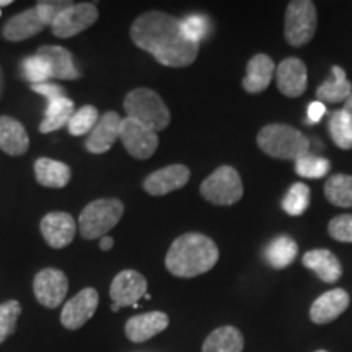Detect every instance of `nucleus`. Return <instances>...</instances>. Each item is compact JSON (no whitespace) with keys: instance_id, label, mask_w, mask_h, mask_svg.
I'll return each instance as SVG.
<instances>
[{"instance_id":"5","label":"nucleus","mask_w":352,"mask_h":352,"mask_svg":"<svg viewBox=\"0 0 352 352\" xmlns=\"http://www.w3.org/2000/svg\"><path fill=\"white\" fill-rule=\"evenodd\" d=\"M124 206L120 199H96L82 210L78 217V230L85 240H96L107 236L111 228L116 227Z\"/></svg>"},{"instance_id":"35","label":"nucleus","mask_w":352,"mask_h":352,"mask_svg":"<svg viewBox=\"0 0 352 352\" xmlns=\"http://www.w3.org/2000/svg\"><path fill=\"white\" fill-rule=\"evenodd\" d=\"M23 74L26 80L32 82V85H36V83H44L50 78H52L51 74V65L47 64L46 59H43L41 56H32L26 57L23 60Z\"/></svg>"},{"instance_id":"8","label":"nucleus","mask_w":352,"mask_h":352,"mask_svg":"<svg viewBox=\"0 0 352 352\" xmlns=\"http://www.w3.org/2000/svg\"><path fill=\"white\" fill-rule=\"evenodd\" d=\"M96 20H98V8L95 3H72L57 16L51 25V30L57 38H72L95 25Z\"/></svg>"},{"instance_id":"11","label":"nucleus","mask_w":352,"mask_h":352,"mask_svg":"<svg viewBox=\"0 0 352 352\" xmlns=\"http://www.w3.org/2000/svg\"><path fill=\"white\" fill-rule=\"evenodd\" d=\"M33 290L36 300L46 308H57L64 302L69 290L67 276L54 267H46L34 276Z\"/></svg>"},{"instance_id":"41","label":"nucleus","mask_w":352,"mask_h":352,"mask_svg":"<svg viewBox=\"0 0 352 352\" xmlns=\"http://www.w3.org/2000/svg\"><path fill=\"white\" fill-rule=\"evenodd\" d=\"M114 246V240L111 239V236H103L100 241V248L103 250V252H109Z\"/></svg>"},{"instance_id":"37","label":"nucleus","mask_w":352,"mask_h":352,"mask_svg":"<svg viewBox=\"0 0 352 352\" xmlns=\"http://www.w3.org/2000/svg\"><path fill=\"white\" fill-rule=\"evenodd\" d=\"M182 28L184 36H186L189 41L199 44L201 39L206 38V34L209 32V21L201 15H191L182 21Z\"/></svg>"},{"instance_id":"39","label":"nucleus","mask_w":352,"mask_h":352,"mask_svg":"<svg viewBox=\"0 0 352 352\" xmlns=\"http://www.w3.org/2000/svg\"><path fill=\"white\" fill-rule=\"evenodd\" d=\"M32 90L34 94L44 96L47 101H54L57 98H64L65 90L60 85L52 82H44V83H36V85H32Z\"/></svg>"},{"instance_id":"16","label":"nucleus","mask_w":352,"mask_h":352,"mask_svg":"<svg viewBox=\"0 0 352 352\" xmlns=\"http://www.w3.org/2000/svg\"><path fill=\"white\" fill-rule=\"evenodd\" d=\"M351 303L349 294L344 289H333L321 294L310 307V320L315 324H328L344 314Z\"/></svg>"},{"instance_id":"36","label":"nucleus","mask_w":352,"mask_h":352,"mask_svg":"<svg viewBox=\"0 0 352 352\" xmlns=\"http://www.w3.org/2000/svg\"><path fill=\"white\" fill-rule=\"evenodd\" d=\"M328 233L336 241L352 243V214H342L329 220Z\"/></svg>"},{"instance_id":"24","label":"nucleus","mask_w":352,"mask_h":352,"mask_svg":"<svg viewBox=\"0 0 352 352\" xmlns=\"http://www.w3.org/2000/svg\"><path fill=\"white\" fill-rule=\"evenodd\" d=\"M34 175H36V182L41 186L59 189L67 186L72 171L63 162L51 160V158H38L34 162Z\"/></svg>"},{"instance_id":"40","label":"nucleus","mask_w":352,"mask_h":352,"mask_svg":"<svg viewBox=\"0 0 352 352\" xmlns=\"http://www.w3.org/2000/svg\"><path fill=\"white\" fill-rule=\"evenodd\" d=\"M327 114V107L321 101H314V103L308 104L307 111V122L308 124H315V122H320L321 118Z\"/></svg>"},{"instance_id":"42","label":"nucleus","mask_w":352,"mask_h":352,"mask_svg":"<svg viewBox=\"0 0 352 352\" xmlns=\"http://www.w3.org/2000/svg\"><path fill=\"white\" fill-rule=\"evenodd\" d=\"M342 111H344L347 116H349V120L352 122V94H351L349 98L344 101V108H342Z\"/></svg>"},{"instance_id":"2","label":"nucleus","mask_w":352,"mask_h":352,"mask_svg":"<svg viewBox=\"0 0 352 352\" xmlns=\"http://www.w3.org/2000/svg\"><path fill=\"white\" fill-rule=\"evenodd\" d=\"M219 261V248L209 236L189 232L171 243L165 266L176 277H196L209 272Z\"/></svg>"},{"instance_id":"1","label":"nucleus","mask_w":352,"mask_h":352,"mask_svg":"<svg viewBox=\"0 0 352 352\" xmlns=\"http://www.w3.org/2000/svg\"><path fill=\"white\" fill-rule=\"evenodd\" d=\"M131 38L166 67L191 65L199 52V44L184 36L182 21L164 12L142 13L131 26Z\"/></svg>"},{"instance_id":"33","label":"nucleus","mask_w":352,"mask_h":352,"mask_svg":"<svg viewBox=\"0 0 352 352\" xmlns=\"http://www.w3.org/2000/svg\"><path fill=\"white\" fill-rule=\"evenodd\" d=\"M329 168H331V165H329L327 158L311 155V153H307L305 157L298 158L296 162V171L303 178H323V176H327Z\"/></svg>"},{"instance_id":"14","label":"nucleus","mask_w":352,"mask_h":352,"mask_svg":"<svg viewBox=\"0 0 352 352\" xmlns=\"http://www.w3.org/2000/svg\"><path fill=\"white\" fill-rule=\"evenodd\" d=\"M41 233L51 248L60 250L72 243L76 236V220L67 212H51L41 220Z\"/></svg>"},{"instance_id":"23","label":"nucleus","mask_w":352,"mask_h":352,"mask_svg":"<svg viewBox=\"0 0 352 352\" xmlns=\"http://www.w3.org/2000/svg\"><path fill=\"white\" fill-rule=\"evenodd\" d=\"M44 25L39 20L36 8H30L19 13V15L12 16L3 26V38L8 41H25V39L34 36V34L41 33Z\"/></svg>"},{"instance_id":"32","label":"nucleus","mask_w":352,"mask_h":352,"mask_svg":"<svg viewBox=\"0 0 352 352\" xmlns=\"http://www.w3.org/2000/svg\"><path fill=\"white\" fill-rule=\"evenodd\" d=\"M98 109L95 107H90V104H87V107H82L80 109H77L76 113H74V116L70 118L69 121V132L72 135H85L88 132H91V129L96 126V122H98Z\"/></svg>"},{"instance_id":"43","label":"nucleus","mask_w":352,"mask_h":352,"mask_svg":"<svg viewBox=\"0 0 352 352\" xmlns=\"http://www.w3.org/2000/svg\"><path fill=\"white\" fill-rule=\"evenodd\" d=\"M10 0H0V7H7V6H10Z\"/></svg>"},{"instance_id":"25","label":"nucleus","mask_w":352,"mask_h":352,"mask_svg":"<svg viewBox=\"0 0 352 352\" xmlns=\"http://www.w3.org/2000/svg\"><path fill=\"white\" fill-rule=\"evenodd\" d=\"M245 340L239 328L220 327L206 338L202 352H243Z\"/></svg>"},{"instance_id":"29","label":"nucleus","mask_w":352,"mask_h":352,"mask_svg":"<svg viewBox=\"0 0 352 352\" xmlns=\"http://www.w3.org/2000/svg\"><path fill=\"white\" fill-rule=\"evenodd\" d=\"M324 196L336 208H352V175H333L324 184Z\"/></svg>"},{"instance_id":"10","label":"nucleus","mask_w":352,"mask_h":352,"mask_svg":"<svg viewBox=\"0 0 352 352\" xmlns=\"http://www.w3.org/2000/svg\"><path fill=\"white\" fill-rule=\"evenodd\" d=\"M147 296V280L140 272L124 270L113 279L109 297L113 300V311L122 307H135L140 298Z\"/></svg>"},{"instance_id":"6","label":"nucleus","mask_w":352,"mask_h":352,"mask_svg":"<svg viewBox=\"0 0 352 352\" xmlns=\"http://www.w3.org/2000/svg\"><path fill=\"white\" fill-rule=\"evenodd\" d=\"M201 195L215 206H232L243 197V183L233 166L222 165L201 184Z\"/></svg>"},{"instance_id":"22","label":"nucleus","mask_w":352,"mask_h":352,"mask_svg":"<svg viewBox=\"0 0 352 352\" xmlns=\"http://www.w3.org/2000/svg\"><path fill=\"white\" fill-rule=\"evenodd\" d=\"M43 59L47 60L51 65L52 78H59V80H76L80 77L74 57L70 52L63 46H41L36 52Z\"/></svg>"},{"instance_id":"12","label":"nucleus","mask_w":352,"mask_h":352,"mask_svg":"<svg viewBox=\"0 0 352 352\" xmlns=\"http://www.w3.org/2000/svg\"><path fill=\"white\" fill-rule=\"evenodd\" d=\"M98 302L100 296L95 289L87 287L80 290L63 308V314H60L63 327L70 329V331H76V329L82 328L95 315L96 308H98Z\"/></svg>"},{"instance_id":"3","label":"nucleus","mask_w":352,"mask_h":352,"mask_svg":"<svg viewBox=\"0 0 352 352\" xmlns=\"http://www.w3.org/2000/svg\"><path fill=\"white\" fill-rule=\"evenodd\" d=\"M258 147L272 158L277 160H292L310 153V140L305 134L289 124H267L259 131L256 138Z\"/></svg>"},{"instance_id":"15","label":"nucleus","mask_w":352,"mask_h":352,"mask_svg":"<svg viewBox=\"0 0 352 352\" xmlns=\"http://www.w3.org/2000/svg\"><path fill=\"white\" fill-rule=\"evenodd\" d=\"M307 67L297 57H287L276 69V82L279 91L289 98H298L307 90Z\"/></svg>"},{"instance_id":"17","label":"nucleus","mask_w":352,"mask_h":352,"mask_svg":"<svg viewBox=\"0 0 352 352\" xmlns=\"http://www.w3.org/2000/svg\"><path fill=\"white\" fill-rule=\"evenodd\" d=\"M121 122V116L116 111L104 113L88 135L85 142L87 151L91 153H107L120 139Z\"/></svg>"},{"instance_id":"38","label":"nucleus","mask_w":352,"mask_h":352,"mask_svg":"<svg viewBox=\"0 0 352 352\" xmlns=\"http://www.w3.org/2000/svg\"><path fill=\"white\" fill-rule=\"evenodd\" d=\"M69 6H72V2H51V0H44V2H38L34 8H36L41 23L46 26L54 23L57 16H59Z\"/></svg>"},{"instance_id":"18","label":"nucleus","mask_w":352,"mask_h":352,"mask_svg":"<svg viewBox=\"0 0 352 352\" xmlns=\"http://www.w3.org/2000/svg\"><path fill=\"white\" fill-rule=\"evenodd\" d=\"M168 324L170 318L164 311H148V314L135 315L127 320L124 329L129 341L145 342L162 331H165Z\"/></svg>"},{"instance_id":"44","label":"nucleus","mask_w":352,"mask_h":352,"mask_svg":"<svg viewBox=\"0 0 352 352\" xmlns=\"http://www.w3.org/2000/svg\"><path fill=\"white\" fill-rule=\"evenodd\" d=\"M0 91H2V70H0Z\"/></svg>"},{"instance_id":"9","label":"nucleus","mask_w":352,"mask_h":352,"mask_svg":"<svg viewBox=\"0 0 352 352\" xmlns=\"http://www.w3.org/2000/svg\"><path fill=\"white\" fill-rule=\"evenodd\" d=\"M120 139L127 153L138 160H147L158 148L157 132L131 118L122 120Z\"/></svg>"},{"instance_id":"31","label":"nucleus","mask_w":352,"mask_h":352,"mask_svg":"<svg viewBox=\"0 0 352 352\" xmlns=\"http://www.w3.org/2000/svg\"><path fill=\"white\" fill-rule=\"evenodd\" d=\"M308 204H310V188L303 183H294L283 199V209L292 217L305 212Z\"/></svg>"},{"instance_id":"30","label":"nucleus","mask_w":352,"mask_h":352,"mask_svg":"<svg viewBox=\"0 0 352 352\" xmlns=\"http://www.w3.org/2000/svg\"><path fill=\"white\" fill-rule=\"evenodd\" d=\"M329 134L333 142L342 151L352 148V122L349 116L342 111H334L329 118Z\"/></svg>"},{"instance_id":"13","label":"nucleus","mask_w":352,"mask_h":352,"mask_svg":"<svg viewBox=\"0 0 352 352\" xmlns=\"http://www.w3.org/2000/svg\"><path fill=\"white\" fill-rule=\"evenodd\" d=\"M189 178H191V171L188 166L175 164L148 175L144 182V189L151 196H165L186 186Z\"/></svg>"},{"instance_id":"19","label":"nucleus","mask_w":352,"mask_h":352,"mask_svg":"<svg viewBox=\"0 0 352 352\" xmlns=\"http://www.w3.org/2000/svg\"><path fill=\"white\" fill-rule=\"evenodd\" d=\"M302 263L307 270L314 271L318 276L321 283L334 284L342 276L341 261L329 250H310L303 254Z\"/></svg>"},{"instance_id":"27","label":"nucleus","mask_w":352,"mask_h":352,"mask_svg":"<svg viewBox=\"0 0 352 352\" xmlns=\"http://www.w3.org/2000/svg\"><path fill=\"white\" fill-rule=\"evenodd\" d=\"M298 246L296 240L287 235H279L264 250V258L274 270H284L297 258Z\"/></svg>"},{"instance_id":"7","label":"nucleus","mask_w":352,"mask_h":352,"mask_svg":"<svg viewBox=\"0 0 352 352\" xmlns=\"http://www.w3.org/2000/svg\"><path fill=\"white\" fill-rule=\"evenodd\" d=\"M316 32V7L310 0H292L285 12V41L290 46H305Z\"/></svg>"},{"instance_id":"21","label":"nucleus","mask_w":352,"mask_h":352,"mask_svg":"<svg viewBox=\"0 0 352 352\" xmlns=\"http://www.w3.org/2000/svg\"><path fill=\"white\" fill-rule=\"evenodd\" d=\"M30 138L20 121L10 116H0V151L19 157L28 151Z\"/></svg>"},{"instance_id":"20","label":"nucleus","mask_w":352,"mask_h":352,"mask_svg":"<svg viewBox=\"0 0 352 352\" xmlns=\"http://www.w3.org/2000/svg\"><path fill=\"white\" fill-rule=\"evenodd\" d=\"M274 60L267 54H256L250 59L246 65V76L241 82L243 90L248 94H261L271 85L274 77Z\"/></svg>"},{"instance_id":"34","label":"nucleus","mask_w":352,"mask_h":352,"mask_svg":"<svg viewBox=\"0 0 352 352\" xmlns=\"http://www.w3.org/2000/svg\"><path fill=\"white\" fill-rule=\"evenodd\" d=\"M21 305L16 300L3 302L0 305V344L12 336L16 329V321L20 318Z\"/></svg>"},{"instance_id":"4","label":"nucleus","mask_w":352,"mask_h":352,"mask_svg":"<svg viewBox=\"0 0 352 352\" xmlns=\"http://www.w3.org/2000/svg\"><path fill=\"white\" fill-rule=\"evenodd\" d=\"M124 111L127 118L151 127L152 131H164L170 124L171 114L160 95L151 88H135L124 98Z\"/></svg>"},{"instance_id":"26","label":"nucleus","mask_w":352,"mask_h":352,"mask_svg":"<svg viewBox=\"0 0 352 352\" xmlns=\"http://www.w3.org/2000/svg\"><path fill=\"white\" fill-rule=\"evenodd\" d=\"M333 78L331 80L324 82L323 85L318 87L316 90V98L321 103H341L346 101L352 94V83L347 80L344 69H341L340 65H333Z\"/></svg>"},{"instance_id":"28","label":"nucleus","mask_w":352,"mask_h":352,"mask_svg":"<svg viewBox=\"0 0 352 352\" xmlns=\"http://www.w3.org/2000/svg\"><path fill=\"white\" fill-rule=\"evenodd\" d=\"M76 113V107H74V101L69 98H57L54 101H50L47 104L46 113H44V120L39 126V131L43 134H50L60 127L67 126L70 118Z\"/></svg>"},{"instance_id":"45","label":"nucleus","mask_w":352,"mask_h":352,"mask_svg":"<svg viewBox=\"0 0 352 352\" xmlns=\"http://www.w3.org/2000/svg\"><path fill=\"white\" fill-rule=\"evenodd\" d=\"M315 352H328V351H324V349H318V351H315Z\"/></svg>"}]
</instances>
